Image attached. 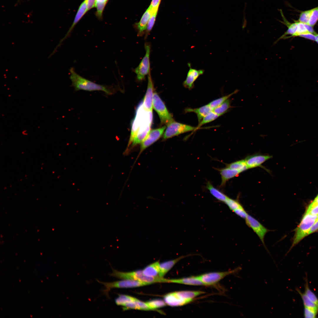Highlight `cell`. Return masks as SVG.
<instances>
[{
    "label": "cell",
    "mask_w": 318,
    "mask_h": 318,
    "mask_svg": "<svg viewBox=\"0 0 318 318\" xmlns=\"http://www.w3.org/2000/svg\"><path fill=\"white\" fill-rule=\"evenodd\" d=\"M233 212L238 216L244 219L246 218L248 214L243 206L236 210Z\"/></svg>",
    "instance_id": "41"
},
{
    "label": "cell",
    "mask_w": 318,
    "mask_h": 318,
    "mask_svg": "<svg viewBox=\"0 0 318 318\" xmlns=\"http://www.w3.org/2000/svg\"><path fill=\"white\" fill-rule=\"evenodd\" d=\"M100 283L103 285L105 289L102 291L104 294L109 297V292L113 288H127L138 287L150 285L149 284L132 280L123 279L110 282H105L96 279Z\"/></svg>",
    "instance_id": "5"
},
{
    "label": "cell",
    "mask_w": 318,
    "mask_h": 318,
    "mask_svg": "<svg viewBox=\"0 0 318 318\" xmlns=\"http://www.w3.org/2000/svg\"><path fill=\"white\" fill-rule=\"evenodd\" d=\"M238 91V90H236L228 95L220 97L211 101L208 104L213 110L228 99L231 96L237 93Z\"/></svg>",
    "instance_id": "28"
},
{
    "label": "cell",
    "mask_w": 318,
    "mask_h": 318,
    "mask_svg": "<svg viewBox=\"0 0 318 318\" xmlns=\"http://www.w3.org/2000/svg\"><path fill=\"white\" fill-rule=\"evenodd\" d=\"M87 11V0H84L81 4L78 9L71 26L65 36L61 40L59 44L58 45L59 46L60 45L64 40L69 37L75 26Z\"/></svg>",
    "instance_id": "16"
},
{
    "label": "cell",
    "mask_w": 318,
    "mask_h": 318,
    "mask_svg": "<svg viewBox=\"0 0 318 318\" xmlns=\"http://www.w3.org/2000/svg\"><path fill=\"white\" fill-rule=\"evenodd\" d=\"M297 23V29L296 32L294 36V37H298L300 34L306 33L309 32L307 30L304 24L299 21H296Z\"/></svg>",
    "instance_id": "37"
},
{
    "label": "cell",
    "mask_w": 318,
    "mask_h": 318,
    "mask_svg": "<svg viewBox=\"0 0 318 318\" xmlns=\"http://www.w3.org/2000/svg\"><path fill=\"white\" fill-rule=\"evenodd\" d=\"M217 170L219 172L221 175V181L220 187L221 188L223 187L229 179L238 176L241 173L238 170L226 167Z\"/></svg>",
    "instance_id": "17"
},
{
    "label": "cell",
    "mask_w": 318,
    "mask_h": 318,
    "mask_svg": "<svg viewBox=\"0 0 318 318\" xmlns=\"http://www.w3.org/2000/svg\"><path fill=\"white\" fill-rule=\"evenodd\" d=\"M136 299L128 295L119 294L118 297L115 299V302L117 305L122 306L127 303L135 301Z\"/></svg>",
    "instance_id": "29"
},
{
    "label": "cell",
    "mask_w": 318,
    "mask_h": 318,
    "mask_svg": "<svg viewBox=\"0 0 318 318\" xmlns=\"http://www.w3.org/2000/svg\"><path fill=\"white\" fill-rule=\"evenodd\" d=\"M152 121V112L145 110L143 107L142 102L137 108L135 117L132 122L127 148L130 145L137 133L150 130Z\"/></svg>",
    "instance_id": "1"
},
{
    "label": "cell",
    "mask_w": 318,
    "mask_h": 318,
    "mask_svg": "<svg viewBox=\"0 0 318 318\" xmlns=\"http://www.w3.org/2000/svg\"><path fill=\"white\" fill-rule=\"evenodd\" d=\"M160 264L159 261H157L147 266L142 270L143 274L149 277H160Z\"/></svg>",
    "instance_id": "23"
},
{
    "label": "cell",
    "mask_w": 318,
    "mask_h": 318,
    "mask_svg": "<svg viewBox=\"0 0 318 318\" xmlns=\"http://www.w3.org/2000/svg\"><path fill=\"white\" fill-rule=\"evenodd\" d=\"M122 306V309L124 311L130 309H138V307L135 301L127 303Z\"/></svg>",
    "instance_id": "42"
},
{
    "label": "cell",
    "mask_w": 318,
    "mask_h": 318,
    "mask_svg": "<svg viewBox=\"0 0 318 318\" xmlns=\"http://www.w3.org/2000/svg\"><path fill=\"white\" fill-rule=\"evenodd\" d=\"M304 285L305 294L317 307L318 310V299L315 294L309 289L307 278Z\"/></svg>",
    "instance_id": "31"
},
{
    "label": "cell",
    "mask_w": 318,
    "mask_h": 318,
    "mask_svg": "<svg viewBox=\"0 0 318 318\" xmlns=\"http://www.w3.org/2000/svg\"><path fill=\"white\" fill-rule=\"evenodd\" d=\"M315 35L316 37V39L315 41L318 44V34L316 33L315 34Z\"/></svg>",
    "instance_id": "51"
},
{
    "label": "cell",
    "mask_w": 318,
    "mask_h": 318,
    "mask_svg": "<svg viewBox=\"0 0 318 318\" xmlns=\"http://www.w3.org/2000/svg\"><path fill=\"white\" fill-rule=\"evenodd\" d=\"M191 255L182 256L176 259L164 262L160 264L159 276L161 278H163L166 274L178 261L186 257Z\"/></svg>",
    "instance_id": "21"
},
{
    "label": "cell",
    "mask_w": 318,
    "mask_h": 318,
    "mask_svg": "<svg viewBox=\"0 0 318 318\" xmlns=\"http://www.w3.org/2000/svg\"><path fill=\"white\" fill-rule=\"evenodd\" d=\"M298 36L305 38L313 41H316V37L315 34L310 33L302 34Z\"/></svg>",
    "instance_id": "44"
},
{
    "label": "cell",
    "mask_w": 318,
    "mask_h": 318,
    "mask_svg": "<svg viewBox=\"0 0 318 318\" xmlns=\"http://www.w3.org/2000/svg\"><path fill=\"white\" fill-rule=\"evenodd\" d=\"M153 85L150 71L148 75V83L146 92L144 98L143 105L146 110L152 112L153 96Z\"/></svg>",
    "instance_id": "13"
},
{
    "label": "cell",
    "mask_w": 318,
    "mask_h": 318,
    "mask_svg": "<svg viewBox=\"0 0 318 318\" xmlns=\"http://www.w3.org/2000/svg\"><path fill=\"white\" fill-rule=\"evenodd\" d=\"M96 0H87V11L95 7Z\"/></svg>",
    "instance_id": "46"
},
{
    "label": "cell",
    "mask_w": 318,
    "mask_h": 318,
    "mask_svg": "<svg viewBox=\"0 0 318 318\" xmlns=\"http://www.w3.org/2000/svg\"><path fill=\"white\" fill-rule=\"evenodd\" d=\"M304 24L307 30L309 32L314 34H315L317 33L314 30L313 26H312L308 24Z\"/></svg>",
    "instance_id": "48"
},
{
    "label": "cell",
    "mask_w": 318,
    "mask_h": 318,
    "mask_svg": "<svg viewBox=\"0 0 318 318\" xmlns=\"http://www.w3.org/2000/svg\"><path fill=\"white\" fill-rule=\"evenodd\" d=\"M272 157L269 155L255 154L247 156L244 160L249 169L261 166L263 163Z\"/></svg>",
    "instance_id": "14"
},
{
    "label": "cell",
    "mask_w": 318,
    "mask_h": 318,
    "mask_svg": "<svg viewBox=\"0 0 318 318\" xmlns=\"http://www.w3.org/2000/svg\"><path fill=\"white\" fill-rule=\"evenodd\" d=\"M153 107L160 117L161 122L168 125L174 120L171 115L169 112L165 105L158 94H153Z\"/></svg>",
    "instance_id": "7"
},
{
    "label": "cell",
    "mask_w": 318,
    "mask_h": 318,
    "mask_svg": "<svg viewBox=\"0 0 318 318\" xmlns=\"http://www.w3.org/2000/svg\"><path fill=\"white\" fill-rule=\"evenodd\" d=\"M306 213L313 215H318V205L312 208H308Z\"/></svg>",
    "instance_id": "45"
},
{
    "label": "cell",
    "mask_w": 318,
    "mask_h": 318,
    "mask_svg": "<svg viewBox=\"0 0 318 318\" xmlns=\"http://www.w3.org/2000/svg\"><path fill=\"white\" fill-rule=\"evenodd\" d=\"M145 302L153 310L164 307L166 305L164 301L160 299H153Z\"/></svg>",
    "instance_id": "32"
},
{
    "label": "cell",
    "mask_w": 318,
    "mask_h": 318,
    "mask_svg": "<svg viewBox=\"0 0 318 318\" xmlns=\"http://www.w3.org/2000/svg\"><path fill=\"white\" fill-rule=\"evenodd\" d=\"M296 290L300 295L303 302L304 307L312 309L318 312L317 308L314 304L309 298L305 293H302L298 289Z\"/></svg>",
    "instance_id": "27"
},
{
    "label": "cell",
    "mask_w": 318,
    "mask_h": 318,
    "mask_svg": "<svg viewBox=\"0 0 318 318\" xmlns=\"http://www.w3.org/2000/svg\"><path fill=\"white\" fill-rule=\"evenodd\" d=\"M318 312L304 307V315L305 318H315Z\"/></svg>",
    "instance_id": "40"
},
{
    "label": "cell",
    "mask_w": 318,
    "mask_h": 318,
    "mask_svg": "<svg viewBox=\"0 0 318 318\" xmlns=\"http://www.w3.org/2000/svg\"><path fill=\"white\" fill-rule=\"evenodd\" d=\"M108 0H96V2H107Z\"/></svg>",
    "instance_id": "50"
},
{
    "label": "cell",
    "mask_w": 318,
    "mask_h": 318,
    "mask_svg": "<svg viewBox=\"0 0 318 318\" xmlns=\"http://www.w3.org/2000/svg\"><path fill=\"white\" fill-rule=\"evenodd\" d=\"M231 101L227 99L224 102L213 110V111L217 114L221 116L226 113L228 110L231 107Z\"/></svg>",
    "instance_id": "26"
},
{
    "label": "cell",
    "mask_w": 318,
    "mask_h": 318,
    "mask_svg": "<svg viewBox=\"0 0 318 318\" xmlns=\"http://www.w3.org/2000/svg\"><path fill=\"white\" fill-rule=\"evenodd\" d=\"M188 64L189 69L183 85L184 87L191 90L194 87V82L200 76L203 74L204 71L203 69L197 70L192 68L190 63H188Z\"/></svg>",
    "instance_id": "15"
},
{
    "label": "cell",
    "mask_w": 318,
    "mask_h": 318,
    "mask_svg": "<svg viewBox=\"0 0 318 318\" xmlns=\"http://www.w3.org/2000/svg\"><path fill=\"white\" fill-rule=\"evenodd\" d=\"M226 167L239 171L241 173L248 169L244 159L226 164Z\"/></svg>",
    "instance_id": "25"
},
{
    "label": "cell",
    "mask_w": 318,
    "mask_h": 318,
    "mask_svg": "<svg viewBox=\"0 0 318 318\" xmlns=\"http://www.w3.org/2000/svg\"><path fill=\"white\" fill-rule=\"evenodd\" d=\"M158 11L153 12L148 24L146 34L145 38L146 39L149 32L151 30L154 24Z\"/></svg>",
    "instance_id": "36"
},
{
    "label": "cell",
    "mask_w": 318,
    "mask_h": 318,
    "mask_svg": "<svg viewBox=\"0 0 318 318\" xmlns=\"http://www.w3.org/2000/svg\"><path fill=\"white\" fill-rule=\"evenodd\" d=\"M112 272L109 274L111 276L121 279L138 281L151 284L156 283L167 282V279L160 277H154L145 275L142 270L124 272L117 270L112 267Z\"/></svg>",
    "instance_id": "3"
},
{
    "label": "cell",
    "mask_w": 318,
    "mask_h": 318,
    "mask_svg": "<svg viewBox=\"0 0 318 318\" xmlns=\"http://www.w3.org/2000/svg\"><path fill=\"white\" fill-rule=\"evenodd\" d=\"M318 21V6L312 9V12L308 23L309 25L314 26Z\"/></svg>",
    "instance_id": "34"
},
{
    "label": "cell",
    "mask_w": 318,
    "mask_h": 318,
    "mask_svg": "<svg viewBox=\"0 0 318 318\" xmlns=\"http://www.w3.org/2000/svg\"><path fill=\"white\" fill-rule=\"evenodd\" d=\"M311 12L312 9L302 12L300 14L298 21L304 24H308Z\"/></svg>",
    "instance_id": "35"
},
{
    "label": "cell",
    "mask_w": 318,
    "mask_h": 318,
    "mask_svg": "<svg viewBox=\"0 0 318 318\" xmlns=\"http://www.w3.org/2000/svg\"><path fill=\"white\" fill-rule=\"evenodd\" d=\"M318 205V196H317L313 201L309 205L308 208H311Z\"/></svg>",
    "instance_id": "49"
},
{
    "label": "cell",
    "mask_w": 318,
    "mask_h": 318,
    "mask_svg": "<svg viewBox=\"0 0 318 318\" xmlns=\"http://www.w3.org/2000/svg\"><path fill=\"white\" fill-rule=\"evenodd\" d=\"M206 187L214 197L221 202L224 203L228 197L225 194L214 187L209 181L207 182Z\"/></svg>",
    "instance_id": "24"
},
{
    "label": "cell",
    "mask_w": 318,
    "mask_h": 318,
    "mask_svg": "<svg viewBox=\"0 0 318 318\" xmlns=\"http://www.w3.org/2000/svg\"><path fill=\"white\" fill-rule=\"evenodd\" d=\"M219 116H220L219 115L214 112L212 110L202 119L200 122L198 123L197 127L199 129L202 126L214 121Z\"/></svg>",
    "instance_id": "30"
},
{
    "label": "cell",
    "mask_w": 318,
    "mask_h": 318,
    "mask_svg": "<svg viewBox=\"0 0 318 318\" xmlns=\"http://www.w3.org/2000/svg\"><path fill=\"white\" fill-rule=\"evenodd\" d=\"M69 71L72 86L75 91H101L108 95L112 94L114 92L115 89L113 86L99 84L84 78L78 74L73 67H71Z\"/></svg>",
    "instance_id": "2"
},
{
    "label": "cell",
    "mask_w": 318,
    "mask_h": 318,
    "mask_svg": "<svg viewBox=\"0 0 318 318\" xmlns=\"http://www.w3.org/2000/svg\"><path fill=\"white\" fill-rule=\"evenodd\" d=\"M212 110L208 104L196 108H187L185 109L184 111L186 113H195L197 116L199 123L206 115Z\"/></svg>",
    "instance_id": "20"
},
{
    "label": "cell",
    "mask_w": 318,
    "mask_h": 318,
    "mask_svg": "<svg viewBox=\"0 0 318 318\" xmlns=\"http://www.w3.org/2000/svg\"><path fill=\"white\" fill-rule=\"evenodd\" d=\"M224 203L233 211L243 206L238 200L228 197Z\"/></svg>",
    "instance_id": "33"
},
{
    "label": "cell",
    "mask_w": 318,
    "mask_h": 318,
    "mask_svg": "<svg viewBox=\"0 0 318 318\" xmlns=\"http://www.w3.org/2000/svg\"><path fill=\"white\" fill-rule=\"evenodd\" d=\"M168 283H172L193 286H205L198 276H192L188 277L178 279H168Z\"/></svg>",
    "instance_id": "19"
},
{
    "label": "cell",
    "mask_w": 318,
    "mask_h": 318,
    "mask_svg": "<svg viewBox=\"0 0 318 318\" xmlns=\"http://www.w3.org/2000/svg\"><path fill=\"white\" fill-rule=\"evenodd\" d=\"M280 12L281 14L282 18L283 21L281 22L286 26L288 29L287 31L281 36L276 42L278 41L281 39H284V38L287 36V35H290L285 37L284 39L294 37L295 34L297 29V25L296 21H295L294 23H291L287 21L284 16L282 10H280Z\"/></svg>",
    "instance_id": "18"
},
{
    "label": "cell",
    "mask_w": 318,
    "mask_h": 318,
    "mask_svg": "<svg viewBox=\"0 0 318 318\" xmlns=\"http://www.w3.org/2000/svg\"><path fill=\"white\" fill-rule=\"evenodd\" d=\"M153 13L152 10L149 7L143 14L140 21L136 24L140 35L146 30L148 23Z\"/></svg>",
    "instance_id": "22"
},
{
    "label": "cell",
    "mask_w": 318,
    "mask_h": 318,
    "mask_svg": "<svg viewBox=\"0 0 318 318\" xmlns=\"http://www.w3.org/2000/svg\"><path fill=\"white\" fill-rule=\"evenodd\" d=\"M145 54L135 70L137 80L141 81L145 78L146 75L150 71V45L148 43L145 44Z\"/></svg>",
    "instance_id": "9"
},
{
    "label": "cell",
    "mask_w": 318,
    "mask_h": 318,
    "mask_svg": "<svg viewBox=\"0 0 318 318\" xmlns=\"http://www.w3.org/2000/svg\"><path fill=\"white\" fill-rule=\"evenodd\" d=\"M318 218V215L305 213L297 229L291 248L309 234L311 228Z\"/></svg>",
    "instance_id": "4"
},
{
    "label": "cell",
    "mask_w": 318,
    "mask_h": 318,
    "mask_svg": "<svg viewBox=\"0 0 318 318\" xmlns=\"http://www.w3.org/2000/svg\"><path fill=\"white\" fill-rule=\"evenodd\" d=\"M198 129L197 127L180 123L174 120L167 125L163 135V139H168L183 133L194 131Z\"/></svg>",
    "instance_id": "6"
},
{
    "label": "cell",
    "mask_w": 318,
    "mask_h": 318,
    "mask_svg": "<svg viewBox=\"0 0 318 318\" xmlns=\"http://www.w3.org/2000/svg\"><path fill=\"white\" fill-rule=\"evenodd\" d=\"M135 302L138 307V310L144 311L153 310L146 302L141 301L137 299H136Z\"/></svg>",
    "instance_id": "38"
},
{
    "label": "cell",
    "mask_w": 318,
    "mask_h": 318,
    "mask_svg": "<svg viewBox=\"0 0 318 318\" xmlns=\"http://www.w3.org/2000/svg\"><path fill=\"white\" fill-rule=\"evenodd\" d=\"M164 300L166 304L171 307L181 306L192 302L184 298L177 292L170 293L165 295Z\"/></svg>",
    "instance_id": "12"
},
{
    "label": "cell",
    "mask_w": 318,
    "mask_h": 318,
    "mask_svg": "<svg viewBox=\"0 0 318 318\" xmlns=\"http://www.w3.org/2000/svg\"><path fill=\"white\" fill-rule=\"evenodd\" d=\"M166 126L150 130L148 135L140 144L139 155L145 149L157 141L163 134Z\"/></svg>",
    "instance_id": "11"
},
{
    "label": "cell",
    "mask_w": 318,
    "mask_h": 318,
    "mask_svg": "<svg viewBox=\"0 0 318 318\" xmlns=\"http://www.w3.org/2000/svg\"><path fill=\"white\" fill-rule=\"evenodd\" d=\"M245 219L246 225L249 228H251L257 235L265 247L264 242L265 236L266 234L270 231L265 227L259 221L248 214Z\"/></svg>",
    "instance_id": "10"
},
{
    "label": "cell",
    "mask_w": 318,
    "mask_h": 318,
    "mask_svg": "<svg viewBox=\"0 0 318 318\" xmlns=\"http://www.w3.org/2000/svg\"><path fill=\"white\" fill-rule=\"evenodd\" d=\"M318 230V218L313 225L309 233V234L312 233Z\"/></svg>",
    "instance_id": "47"
},
{
    "label": "cell",
    "mask_w": 318,
    "mask_h": 318,
    "mask_svg": "<svg viewBox=\"0 0 318 318\" xmlns=\"http://www.w3.org/2000/svg\"><path fill=\"white\" fill-rule=\"evenodd\" d=\"M161 0H152L149 7L153 11H158Z\"/></svg>",
    "instance_id": "43"
},
{
    "label": "cell",
    "mask_w": 318,
    "mask_h": 318,
    "mask_svg": "<svg viewBox=\"0 0 318 318\" xmlns=\"http://www.w3.org/2000/svg\"><path fill=\"white\" fill-rule=\"evenodd\" d=\"M107 3L96 2L95 7L97 8L96 14L99 18L101 17L103 11Z\"/></svg>",
    "instance_id": "39"
},
{
    "label": "cell",
    "mask_w": 318,
    "mask_h": 318,
    "mask_svg": "<svg viewBox=\"0 0 318 318\" xmlns=\"http://www.w3.org/2000/svg\"><path fill=\"white\" fill-rule=\"evenodd\" d=\"M240 269V267H238L232 270L224 272H210L197 276L205 286H213L216 285L226 276L236 273Z\"/></svg>",
    "instance_id": "8"
}]
</instances>
